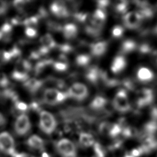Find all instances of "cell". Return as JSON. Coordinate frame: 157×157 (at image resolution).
Instances as JSON below:
<instances>
[{
    "instance_id": "1",
    "label": "cell",
    "mask_w": 157,
    "mask_h": 157,
    "mask_svg": "<svg viewBox=\"0 0 157 157\" xmlns=\"http://www.w3.org/2000/svg\"><path fill=\"white\" fill-rule=\"evenodd\" d=\"M55 150L59 157H78L77 148L71 140L61 138L55 144Z\"/></svg>"
},
{
    "instance_id": "2",
    "label": "cell",
    "mask_w": 157,
    "mask_h": 157,
    "mask_svg": "<svg viewBox=\"0 0 157 157\" xmlns=\"http://www.w3.org/2000/svg\"><path fill=\"white\" fill-rule=\"evenodd\" d=\"M17 151L15 141L11 134L7 131L0 132V153L12 157Z\"/></svg>"
},
{
    "instance_id": "3",
    "label": "cell",
    "mask_w": 157,
    "mask_h": 157,
    "mask_svg": "<svg viewBox=\"0 0 157 157\" xmlns=\"http://www.w3.org/2000/svg\"><path fill=\"white\" fill-rule=\"evenodd\" d=\"M39 127L45 134L51 135L56 128V121L51 113L42 110L39 114Z\"/></svg>"
},
{
    "instance_id": "4",
    "label": "cell",
    "mask_w": 157,
    "mask_h": 157,
    "mask_svg": "<svg viewBox=\"0 0 157 157\" xmlns=\"http://www.w3.org/2000/svg\"><path fill=\"white\" fill-rule=\"evenodd\" d=\"M67 97V93L62 92L56 88H49L44 91L42 99L45 103L55 105L63 102Z\"/></svg>"
},
{
    "instance_id": "5",
    "label": "cell",
    "mask_w": 157,
    "mask_h": 157,
    "mask_svg": "<svg viewBox=\"0 0 157 157\" xmlns=\"http://www.w3.org/2000/svg\"><path fill=\"white\" fill-rule=\"evenodd\" d=\"M31 69V63L26 59L20 60L12 74V77L18 81H26L28 79V72Z\"/></svg>"
},
{
    "instance_id": "6",
    "label": "cell",
    "mask_w": 157,
    "mask_h": 157,
    "mask_svg": "<svg viewBox=\"0 0 157 157\" xmlns=\"http://www.w3.org/2000/svg\"><path fill=\"white\" fill-rule=\"evenodd\" d=\"M113 105L120 112L124 113L130 110L131 105L125 90L120 89L117 91L113 101Z\"/></svg>"
},
{
    "instance_id": "7",
    "label": "cell",
    "mask_w": 157,
    "mask_h": 157,
    "mask_svg": "<svg viewBox=\"0 0 157 157\" xmlns=\"http://www.w3.org/2000/svg\"><path fill=\"white\" fill-rule=\"evenodd\" d=\"M31 129V124L29 117L23 113L17 117L14 123L13 129L17 136L20 137L25 136L30 132Z\"/></svg>"
},
{
    "instance_id": "8",
    "label": "cell",
    "mask_w": 157,
    "mask_h": 157,
    "mask_svg": "<svg viewBox=\"0 0 157 157\" xmlns=\"http://www.w3.org/2000/svg\"><path fill=\"white\" fill-rule=\"evenodd\" d=\"M68 97H71L78 101H83L88 95L87 87L82 83H75L72 85L67 90Z\"/></svg>"
},
{
    "instance_id": "9",
    "label": "cell",
    "mask_w": 157,
    "mask_h": 157,
    "mask_svg": "<svg viewBox=\"0 0 157 157\" xmlns=\"http://www.w3.org/2000/svg\"><path fill=\"white\" fill-rule=\"evenodd\" d=\"M154 98V92L151 89L142 88L137 93V105L140 108L149 105L153 102Z\"/></svg>"
},
{
    "instance_id": "10",
    "label": "cell",
    "mask_w": 157,
    "mask_h": 157,
    "mask_svg": "<svg viewBox=\"0 0 157 157\" xmlns=\"http://www.w3.org/2000/svg\"><path fill=\"white\" fill-rule=\"evenodd\" d=\"M142 20L138 12H129L126 13L123 17V22L125 26L129 29L137 28Z\"/></svg>"
},
{
    "instance_id": "11",
    "label": "cell",
    "mask_w": 157,
    "mask_h": 157,
    "mask_svg": "<svg viewBox=\"0 0 157 157\" xmlns=\"http://www.w3.org/2000/svg\"><path fill=\"white\" fill-rule=\"evenodd\" d=\"M26 145L33 151L43 152L45 148V141L36 134L30 136L26 140Z\"/></svg>"
},
{
    "instance_id": "12",
    "label": "cell",
    "mask_w": 157,
    "mask_h": 157,
    "mask_svg": "<svg viewBox=\"0 0 157 157\" xmlns=\"http://www.w3.org/2000/svg\"><path fill=\"white\" fill-rule=\"evenodd\" d=\"M50 10L55 16L60 18L67 17L69 15L67 6L62 2H54L50 6Z\"/></svg>"
},
{
    "instance_id": "13",
    "label": "cell",
    "mask_w": 157,
    "mask_h": 157,
    "mask_svg": "<svg viewBox=\"0 0 157 157\" xmlns=\"http://www.w3.org/2000/svg\"><path fill=\"white\" fill-rule=\"evenodd\" d=\"M137 77L141 82L148 83L154 79L155 74L153 71L150 68L141 67L137 72Z\"/></svg>"
},
{
    "instance_id": "14",
    "label": "cell",
    "mask_w": 157,
    "mask_h": 157,
    "mask_svg": "<svg viewBox=\"0 0 157 157\" xmlns=\"http://www.w3.org/2000/svg\"><path fill=\"white\" fill-rule=\"evenodd\" d=\"M106 18V15L103 10L101 9H96L91 16L90 23L96 27L101 29Z\"/></svg>"
},
{
    "instance_id": "15",
    "label": "cell",
    "mask_w": 157,
    "mask_h": 157,
    "mask_svg": "<svg viewBox=\"0 0 157 157\" xmlns=\"http://www.w3.org/2000/svg\"><path fill=\"white\" fill-rule=\"evenodd\" d=\"M126 60L123 56L117 55L113 59L110 66L111 71L114 74H118L126 67Z\"/></svg>"
},
{
    "instance_id": "16",
    "label": "cell",
    "mask_w": 157,
    "mask_h": 157,
    "mask_svg": "<svg viewBox=\"0 0 157 157\" xmlns=\"http://www.w3.org/2000/svg\"><path fill=\"white\" fill-rule=\"evenodd\" d=\"M104 72L96 66L91 67L85 74L86 79L92 83H96L100 78H102Z\"/></svg>"
},
{
    "instance_id": "17",
    "label": "cell",
    "mask_w": 157,
    "mask_h": 157,
    "mask_svg": "<svg viewBox=\"0 0 157 157\" xmlns=\"http://www.w3.org/2000/svg\"><path fill=\"white\" fill-rule=\"evenodd\" d=\"M107 48V43L105 41H100L93 44L90 47V51L93 55L100 56L105 52Z\"/></svg>"
},
{
    "instance_id": "18",
    "label": "cell",
    "mask_w": 157,
    "mask_h": 157,
    "mask_svg": "<svg viewBox=\"0 0 157 157\" xmlns=\"http://www.w3.org/2000/svg\"><path fill=\"white\" fill-rule=\"evenodd\" d=\"M64 37L67 39H72L75 38L78 33L77 26L73 23L66 24L62 28Z\"/></svg>"
},
{
    "instance_id": "19",
    "label": "cell",
    "mask_w": 157,
    "mask_h": 157,
    "mask_svg": "<svg viewBox=\"0 0 157 157\" xmlns=\"http://www.w3.org/2000/svg\"><path fill=\"white\" fill-rule=\"evenodd\" d=\"M43 84V82L40 80L34 78H29L24 83V86L31 93H36Z\"/></svg>"
},
{
    "instance_id": "20",
    "label": "cell",
    "mask_w": 157,
    "mask_h": 157,
    "mask_svg": "<svg viewBox=\"0 0 157 157\" xmlns=\"http://www.w3.org/2000/svg\"><path fill=\"white\" fill-rule=\"evenodd\" d=\"M78 141L80 145L85 147H89L95 144L93 136L87 132L80 133L78 137Z\"/></svg>"
},
{
    "instance_id": "21",
    "label": "cell",
    "mask_w": 157,
    "mask_h": 157,
    "mask_svg": "<svg viewBox=\"0 0 157 157\" xmlns=\"http://www.w3.org/2000/svg\"><path fill=\"white\" fill-rule=\"evenodd\" d=\"M41 45L48 48L50 50L56 47V43L50 34H45L40 39Z\"/></svg>"
},
{
    "instance_id": "22",
    "label": "cell",
    "mask_w": 157,
    "mask_h": 157,
    "mask_svg": "<svg viewBox=\"0 0 157 157\" xmlns=\"http://www.w3.org/2000/svg\"><path fill=\"white\" fill-rule=\"evenodd\" d=\"M107 102V99L105 98L97 96L91 101L90 106L94 110H100L105 106Z\"/></svg>"
},
{
    "instance_id": "23",
    "label": "cell",
    "mask_w": 157,
    "mask_h": 157,
    "mask_svg": "<svg viewBox=\"0 0 157 157\" xmlns=\"http://www.w3.org/2000/svg\"><path fill=\"white\" fill-rule=\"evenodd\" d=\"M137 47L136 43L131 39H126L121 45V51L123 53H129L134 51Z\"/></svg>"
},
{
    "instance_id": "24",
    "label": "cell",
    "mask_w": 157,
    "mask_h": 157,
    "mask_svg": "<svg viewBox=\"0 0 157 157\" xmlns=\"http://www.w3.org/2000/svg\"><path fill=\"white\" fill-rule=\"evenodd\" d=\"M144 129L148 136H153L157 132V122L152 120L149 121L144 125Z\"/></svg>"
},
{
    "instance_id": "25",
    "label": "cell",
    "mask_w": 157,
    "mask_h": 157,
    "mask_svg": "<svg viewBox=\"0 0 157 157\" xmlns=\"http://www.w3.org/2000/svg\"><path fill=\"white\" fill-rule=\"evenodd\" d=\"M90 56L86 54H81L77 56L75 63L78 66H85L90 62Z\"/></svg>"
},
{
    "instance_id": "26",
    "label": "cell",
    "mask_w": 157,
    "mask_h": 157,
    "mask_svg": "<svg viewBox=\"0 0 157 157\" xmlns=\"http://www.w3.org/2000/svg\"><path fill=\"white\" fill-rule=\"evenodd\" d=\"M39 17L38 15L32 16L29 18H26L24 20L23 22V25L26 26V27H31V28H34L38 23Z\"/></svg>"
},
{
    "instance_id": "27",
    "label": "cell",
    "mask_w": 157,
    "mask_h": 157,
    "mask_svg": "<svg viewBox=\"0 0 157 157\" xmlns=\"http://www.w3.org/2000/svg\"><path fill=\"white\" fill-rule=\"evenodd\" d=\"M53 68L59 72H63L65 71L68 68V65L67 63H64V62H62V61H56V62H53Z\"/></svg>"
},
{
    "instance_id": "28",
    "label": "cell",
    "mask_w": 157,
    "mask_h": 157,
    "mask_svg": "<svg viewBox=\"0 0 157 157\" xmlns=\"http://www.w3.org/2000/svg\"><path fill=\"white\" fill-rule=\"evenodd\" d=\"M128 2L126 1H120L115 6V10L117 12L120 13H124L128 9Z\"/></svg>"
},
{
    "instance_id": "29",
    "label": "cell",
    "mask_w": 157,
    "mask_h": 157,
    "mask_svg": "<svg viewBox=\"0 0 157 157\" xmlns=\"http://www.w3.org/2000/svg\"><path fill=\"white\" fill-rule=\"evenodd\" d=\"M124 33V29L122 26L117 25L114 26L112 30V34L113 37L119 38Z\"/></svg>"
},
{
    "instance_id": "30",
    "label": "cell",
    "mask_w": 157,
    "mask_h": 157,
    "mask_svg": "<svg viewBox=\"0 0 157 157\" xmlns=\"http://www.w3.org/2000/svg\"><path fill=\"white\" fill-rule=\"evenodd\" d=\"M139 52L142 54H149L152 53L153 50L151 45L148 44H142L139 47Z\"/></svg>"
},
{
    "instance_id": "31",
    "label": "cell",
    "mask_w": 157,
    "mask_h": 157,
    "mask_svg": "<svg viewBox=\"0 0 157 157\" xmlns=\"http://www.w3.org/2000/svg\"><path fill=\"white\" fill-rule=\"evenodd\" d=\"M37 31L34 28L26 27L25 29V34L30 38L35 37L37 36Z\"/></svg>"
},
{
    "instance_id": "32",
    "label": "cell",
    "mask_w": 157,
    "mask_h": 157,
    "mask_svg": "<svg viewBox=\"0 0 157 157\" xmlns=\"http://www.w3.org/2000/svg\"><path fill=\"white\" fill-rule=\"evenodd\" d=\"M9 84V82L6 75L3 73H0V86L7 87Z\"/></svg>"
},
{
    "instance_id": "33",
    "label": "cell",
    "mask_w": 157,
    "mask_h": 157,
    "mask_svg": "<svg viewBox=\"0 0 157 157\" xmlns=\"http://www.w3.org/2000/svg\"><path fill=\"white\" fill-rule=\"evenodd\" d=\"M59 49L64 53H67L71 52V50H72V48L69 44H62V45H59Z\"/></svg>"
},
{
    "instance_id": "34",
    "label": "cell",
    "mask_w": 157,
    "mask_h": 157,
    "mask_svg": "<svg viewBox=\"0 0 157 157\" xmlns=\"http://www.w3.org/2000/svg\"><path fill=\"white\" fill-rule=\"evenodd\" d=\"M88 15L84 13H78L75 14V18L77 20L80 22H84L87 19Z\"/></svg>"
},
{
    "instance_id": "35",
    "label": "cell",
    "mask_w": 157,
    "mask_h": 157,
    "mask_svg": "<svg viewBox=\"0 0 157 157\" xmlns=\"http://www.w3.org/2000/svg\"><path fill=\"white\" fill-rule=\"evenodd\" d=\"M8 9V4L6 1H0V15L4 14Z\"/></svg>"
},
{
    "instance_id": "36",
    "label": "cell",
    "mask_w": 157,
    "mask_h": 157,
    "mask_svg": "<svg viewBox=\"0 0 157 157\" xmlns=\"http://www.w3.org/2000/svg\"><path fill=\"white\" fill-rule=\"evenodd\" d=\"M12 157H36L33 155L25 152V151H17L16 153Z\"/></svg>"
},
{
    "instance_id": "37",
    "label": "cell",
    "mask_w": 157,
    "mask_h": 157,
    "mask_svg": "<svg viewBox=\"0 0 157 157\" xmlns=\"http://www.w3.org/2000/svg\"><path fill=\"white\" fill-rule=\"evenodd\" d=\"M150 115L152 120H154L157 122V106L152 107L150 112Z\"/></svg>"
},
{
    "instance_id": "38",
    "label": "cell",
    "mask_w": 157,
    "mask_h": 157,
    "mask_svg": "<svg viewBox=\"0 0 157 157\" xmlns=\"http://www.w3.org/2000/svg\"><path fill=\"white\" fill-rule=\"evenodd\" d=\"M26 2L24 1H15L13 2V6L18 9H21Z\"/></svg>"
},
{
    "instance_id": "39",
    "label": "cell",
    "mask_w": 157,
    "mask_h": 157,
    "mask_svg": "<svg viewBox=\"0 0 157 157\" xmlns=\"http://www.w3.org/2000/svg\"><path fill=\"white\" fill-rule=\"evenodd\" d=\"M109 4V1H99L97 2V4L99 7V9H104Z\"/></svg>"
},
{
    "instance_id": "40",
    "label": "cell",
    "mask_w": 157,
    "mask_h": 157,
    "mask_svg": "<svg viewBox=\"0 0 157 157\" xmlns=\"http://www.w3.org/2000/svg\"><path fill=\"white\" fill-rule=\"evenodd\" d=\"M151 56L154 63L157 65V49L153 50V52L151 53Z\"/></svg>"
},
{
    "instance_id": "41",
    "label": "cell",
    "mask_w": 157,
    "mask_h": 157,
    "mask_svg": "<svg viewBox=\"0 0 157 157\" xmlns=\"http://www.w3.org/2000/svg\"><path fill=\"white\" fill-rule=\"evenodd\" d=\"M6 118L4 117V115L0 113V126L4 125L6 123Z\"/></svg>"
},
{
    "instance_id": "42",
    "label": "cell",
    "mask_w": 157,
    "mask_h": 157,
    "mask_svg": "<svg viewBox=\"0 0 157 157\" xmlns=\"http://www.w3.org/2000/svg\"><path fill=\"white\" fill-rule=\"evenodd\" d=\"M40 157H50V156L47 153H44V152L43 151V152H42V155H41Z\"/></svg>"
},
{
    "instance_id": "43",
    "label": "cell",
    "mask_w": 157,
    "mask_h": 157,
    "mask_svg": "<svg viewBox=\"0 0 157 157\" xmlns=\"http://www.w3.org/2000/svg\"><path fill=\"white\" fill-rule=\"evenodd\" d=\"M2 39V35H1V33L0 32V39Z\"/></svg>"
}]
</instances>
